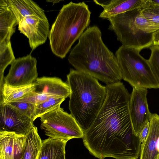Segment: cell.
<instances>
[{"label":"cell","instance_id":"d6a6232c","mask_svg":"<svg viewBox=\"0 0 159 159\" xmlns=\"http://www.w3.org/2000/svg\"><path fill=\"white\" fill-rule=\"evenodd\" d=\"M157 150L159 153V137L158 138L157 142Z\"/></svg>","mask_w":159,"mask_h":159},{"label":"cell","instance_id":"9a60e30c","mask_svg":"<svg viewBox=\"0 0 159 159\" xmlns=\"http://www.w3.org/2000/svg\"><path fill=\"white\" fill-rule=\"evenodd\" d=\"M149 121L148 135L144 142L141 144L140 159H158L159 157V153L156 148L159 137V115L152 114Z\"/></svg>","mask_w":159,"mask_h":159},{"label":"cell","instance_id":"484cf974","mask_svg":"<svg viewBox=\"0 0 159 159\" xmlns=\"http://www.w3.org/2000/svg\"><path fill=\"white\" fill-rule=\"evenodd\" d=\"M51 98H57L39 94L33 92L27 96L15 101L29 103L36 106L46 101Z\"/></svg>","mask_w":159,"mask_h":159},{"label":"cell","instance_id":"ac0fdd59","mask_svg":"<svg viewBox=\"0 0 159 159\" xmlns=\"http://www.w3.org/2000/svg\"><path fill=\"white\" fill-rule=\"evenodd\" d=\"M67 142L49 137L42 140L37 159H65V148Z\"/></svg>","mask_w":159,"mask_h":159},{"label":"cell","instance_id":"9c48e42d","mask_svg":"<svg viewBox=\"0 0 159 159\" xmlns=\"http://www.w3.org/2000/svg\"><path fill=\"white\" fill-rule=\"evenodd\" d=\"M147 89L133 88L130 94L129 110L133 131L138 136L144 125L149 121L152 114L150 112L147 102Z\"/></svg>","mask_w":159,"mask_h":159},{"label":"cell","instance_id":"2e32d148","mask_svg":"<svg viewBox=\"0 0 159 159\" xmlns=\"http://www.w3.org/2000/svg\"><path fill=\"white\" fill-rule=\"evenodd\" d=\"M9 7L15 15L17 25L26 17L35 16L47 19L44 11L36 2L30 0H6Z\"/></svg>","mask_w":159,"mask_h":159},{"label":"cell","instance_id":"e0dca14e","mask_svg":"<svg viewBox=\"0 0 159 159\" xmlns=\"http://www.w3.org/2000/svg\"><path fill=\"white\" fill-rule=\"evenodd\" d=\"M18 25L16 17L6 0H0V42L11 38Z\"/></svg>","mask_w":159,"mask_h":159},{"label":"cell","instance_id":"7402d4cb","mask_svg":"<svg viewBox=\"0 0 159 159\" xmlns=\"http://www.w3.org/2000/svg\"><path fill=\"white\" fill-rule=\"evenodd\" d=\"M65 99L64 98H51L36 106L34 121L43 115L60 107V105Z\"/></svg>","mask_w":159,"mask_h":159},{"label":"cell","instance_id":"4fadbf2b","mask_svg":"<svg viewBox=\"0 0 159 159\" xmlns=\"http://www.w3.org/2000/svg\"><path fill=\"white\" fill-rule=\"evenodd\" d=\"M33 92L55 98L66 99L69 97L70 90L66 82L56 77H43L38 78L33 84Z\"/></svg>","mask_w":159,"mask_h":159},{"label":"cell","instance_id":"1f68e13d","mask_svg":"<svg viewBox=\"0 0 159 159\" xmlns=\"http://www.w3.org/2000/svg\"><path fill=\"white\" fill-rule=\"evenodd\" d=\"M62 0H46V1L53 3V4L55 3L59 2L60 1H62Z\"/></svg>","mask_w":159,"mask_h":159},{"label":"cell","instance_id":"5b68a950","mask_svg":"<svg viewBox=\"0 0 159 159\" xmlns=\"http://www.w3.org/2000/svg\"><path fill=\"white\" fill-rule=\"evenodd\" d=\"M140 51L122 45L115 53L122 79L133 88L159 89V85L148 60L140 54Z\"/></svg>","mask_w":159,"mask_h":159},{"label":"cell","instance_id":"d4e9b609","mask_svg":"<svg viewBox=\"0 0 159 159\" xmlns=\"http://www.w3.org/2000/svg\"><path fill=\"white\" fill-rule=\"evenodd\" d=\"M149 48L151 54L148 61L159 85V46L153 45Z\"/></svg>","mask_w":159,"mask_h":159},{"label":"cell","instance_id":"4316f807","mask_svg":"<svg viewBox=\"0 0 159 159\" xmlns=\"http://www.w3.org/2000/svg\"><path fill=\"white\" fill-rule=\"evenodd\" d=\"M141 12L142 15L147 19L159 27V15L142 8Z\"/></svg>","mask_w":159,"mask_h":159},{"label":"cell","instance_id":"4dcf8cb0","mask_svg":"<svg viewBox=\"0 0 159 159\" xmlns=\"http://www.w3.org/2000/svg\"><path fill=\"white\" fill-rule=\"evenodd\" d=\"M146 2L149 5L159 6V0H146Z\"/></svg>","mask_w":159,"mask_h":159},{"label":"cell","instance_id":"83f0119b","mask_svg":"<svg viewBox=\"0 0 159 159\" xmlns=\"http://www.w3.org/2000/svg\"><path fill=\"white\" fill-rule=\"evenodd\" d=\"M150 127V121L147 122L143 126L140 131L138 135L141 144L143 143L146 139L148 135Z\"/></svg>","mask_w":159,"mask_h":159},{"label":"cell","instance_id":"836d02e7","mask_svg":"<svg viewBox=\"0 0 159 159\" xmlns=\"http://www.w3.org/2000/svg\"><path fill=\"white\" fill-rule=\"evenodd\" d=\"M158 159H159V158H158Z\"/></svg>","mask_w":159,"mask_h":159},{"label":"cell","instance_id":"277c9868","mask_svg":"<svg viewBox=\"0 0 159 159\" xmlns=\"http://www.w3.org/2000/svg\"><path fill=\"white\" fill-rule=\"evenodd\" d=\"M91 12L83 2L64 5L52 24L48 35L52 51L65 58L90 22Z\"/></svg>","mask_w":159,"mask_h":159},{"label":"cell","instance_id":"7c38bea8","mask_svg":"<svg viewBox=\"0 0 159 159\" xmlns=\"http://www.w3.org/2000/svg\"><path fill=\"white\" fill-rule=\"evenodd\" d=\"M26 135L0 131V159H22Z\"/></svg>","mask_w":159,"mask_h":159},{"label":"cell","instance_id":"ffe728a7","mask_svg":"<svg viewBox=\"0 0 159 159\" xmlns=\"http://www.w3.org/2000/svg\"><path fill=\"white\" fill-rule=\"evenodd\" d=\"M26 136L22 159H37L42 146V141L38 134L37 127L34 125Z\"/></svg>","mask_w":159,"mask_h":159},{"label":"cell","instance_id":"f546056e","mask_svg":"<svg viewBox=\"0 0 159 159\" xmlns=\"http://www.w3.org/2000/svg\"><path fill=\"white\" fill-rule=\"evenodd\" d=\"M153 43L154 45L159 46V30L153 34Z\"/></svg>","mask_w":159,"mask_h":159},{"label":"cell","instance_id":"cb8c5ba5","mask_svg":"<svg viewBox=\"0 0 159 159\" xmlns=\"http://www.w3.org/2000/svg\"><path fill=\"white\" fill-rule=\"evenodd\" d=\"M6 105L10 107L19 114L26 116L34 121L35 105L20 101L10 102Z\"/></svg>","mask_w":159,"mask_h":159},{"label":"cell","instance_id":"8992f818","mask_svg":"<svg viewBox=\"0 0 159 159\" xmlns=\"http://www.w3.org/2000/svg\"><path fill=\"white\" fill-rule=\"evenodd\" d=\"M136 9L107 19L110 23L109 29L114 32L122 45L141 51L153 45V34L145 33L137 27L135 21Z\"/></svg>","mask_w":159,"mask_h":159},{"label":"cell","instance_id":"30bf717a","mask_svg":"<svg viewBox=\"0 0 159 159\" xmlns=\"http://www.w3.org/2000/svg\"><path fill=\"white\" fill-rule=\"evenodd\" d=\"M18 25L20 32L28 38L32 50L46 42L49 32V24L47 19L30 16L22 19Z\"/></svg>","mask_w":159,"mask_h":159},{"label":"cell","instance_id":"ba28073f","mask_svg":"<svg viewBox=\"0 0 159 159\" xmlns=\"http://www.w3.org/2000/svg\"><path fill=\"white\" fill-rule=\"evenodd\" d=\"M37 60L30 54L16 59L11 64L3 83L12 87L32 85L38 79Z\"/></svg>","mask_w":159,"mask_h":159},{"label":"cell","instance_id":"7a4b0ae2","mask_svg":"<svg viewBox=\"0 0 159 159\" xmlns=\"http://www.w3.org/2000/svg\"><path fill=\"white\" fill-rule=\"evenodd\" d=\"M68 60L75 70L106 85L119 83L122 79L116 57L104 43L97 26L90 27L83 32Z\"/></svg>","mask_w":159,"mask_h":159},{"label":"cell","instance_id":"8fae6325","mask_svg":"<svg viewBox=\"0 0 159 159\" xmlns=\"http://www.w3.org/2000/svg\"><path fill=\"white\" fill-rule=\"evenodd\" d=\"M0 106V131L26 135L34 126L32 119L19 114L7 105Z\"/></svg>","mask_w":159,"mask_h":159},{"label":"cell","instance_id":"5bb4252c","mask_svg":"<svg viewBox=\"0 0 159 159\" xmlns=\"http://www.w3.org/2000/svg\"><path fill=\"white\" fill-rule=\"evenodd\" d=\"M93 2L103 8L99 17L107 19L131 10L142 8L145 0H95Z\"/></svg>","mask_w":159,"mask_h":159},{"label":"cell","instance_id":"3957f363","mask_svg":"<svg viewBox=\"0 0 159 159\" xmlns=\"http://www.w3.org/2000/svg\"><path fill=\"white\" fill-rule=\"evenodd\" d=\"M70 90L69 109L84 132L94 120L107 96L106 86L93 76L70 69L67 75Z\"/></svg>","mask_w":159,"mask_h":159},{"label":"cell","instance_id":"f1b7e54d","mask_svg":"<svg viewBox=\"0 0 159 159\" xmlns=\"http://www.w3.org/2000/svg\"><path fill=\"white\" fill-rule=\"evenodd\" d=\"M145 2L143 9H146L152 12L159 15V6H154L147 4Z\"/></svg>","mask_w":159,"mask_h":159},{"label":"cell","instance_id":"44dd1931","mask_svg":"<svg viewBox=\"0 0 159 159\" xmlns=\"http://www.w3.org/2000/svg\"><path fill=\"white\" fill-rule=\"evenodd\" d=\"M15 59L10 40L6 39L0 42V87L3 84L6 68Z\"/></svg>","mask_w":159,"mask_h":159},{"label":"cell","instance_id":"d6986e66","mask_svg":"<svg viewBox=\"0 0 159 159\" xmlns=\"http://www.w3.org/2000/svg\"><path fill=\"white\" fill-rule=\"evenodd\" d=\"M33 84L21 87H10L3 83L0 87V104L5 105L27 96L34 92Z\"/></svg>","mask_w":159,"mask_h":159},{"label":"cell","instance_id":"52a82bcc","mask_svg":"<svg viewBox=\"0 0 159 159\" xmlns=\"http://www.w3.org/2000/svg\"><path fill=\"white\" fill-rule=\"evenodd\" d=\"M40 127L49 138L68 141L83 138L84 132L74 118L59 107L41 116Z\"/></svg>","mask_w":159,"mask_h":159},{"label":"cell","instance_id":"6da1fadb","mask_svg":"<svg viewBox=\"0 0 159 159\" xmlns=\"http://www.w3.org/2000/svg\"><path fill=\"white\" fill-rule=\"evenodd\" d=\"M107 96L83 139L110 152L123 149L133 131L129 110L130 94L121 82L106 85Z\"/></svg>","mask_w":159,"mask_h":159},{"label":"cell","instance_id":"603a6c76","mask_svg":"<svg viewBox=\"0 0 159 159\" xmlns=\"http://www.w3.org/2000/svg\"><path fill=\"white\" fill-rule=\"evenodd\" d=\"M142 8L135 9V21L137 27L143 32L148 34H153L159 30V27L147 19L142 15Z\"/></svg>","mask_w":159,"mask_h":159}]
</instances>
